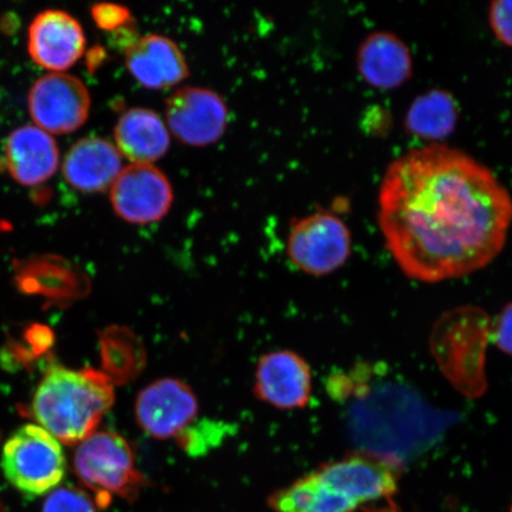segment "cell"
<instances>
[{
    "label": "cell",
    "instance_id": "cell-23",
    "mask_svg": "<svg viewBox=\"0 0 512 512\" xmlns=\"http://www.w3.org/2000/svg\"><path fill=\"white\" fill-rule=\"evenodd\" d=\"M42 512H96V503L86 491L75 486H62L50 492Z\"/></svg>",
    "mask_w": 512,
    "mask_h": 512
},
{
    "label": "cell",
    "instance_id": "cell-8",
    "mask_svg": "<svg viewBox=\"0 0 512 512\" xmlns=\"http://www.w3.org/2000/svg\"><path fill=\"white\" fill-rule=\"evenodd\" d=\"M166 126L179 142L204 147L219 142L229 111L220 94L203 87H183L166 100Z\"/></svg>",
    "mask_w": 512,
    "mask_h": 512
},
{
    "label": "cell",
    "instance_id": "cell-2",
    "mask_svg": "<svg viewBox=\"0 0 512 512\" xmlns=\"http://www.w3.org/2000/svg\"><path fill=\"white\" fill-rule=\"evenodd\" d=\"M326 393L341 408L345 431L358 452L388 462L396 460L399 447L408 446V408L418 400L387 379L380 364L358 362L331 371Z\"/></svg>",
    "mask_w": 512,
    "mask_h": 512
},
{
    "label": "cell",
    "instance_id": "cell-3",
    "mask_svg": "<svg viewBox=\"0 0 512 512\" xmlns=\"http://www.w3.org/2000/svg\"><path fill=\"white\" fill-rule=\"evenodd\" d=\"M115 399L113 383L102 371L50 368L32 399L38 424L62 444L92 435Z\"/></svg>",
    "mask_w": 512,
    "mask_h": 512
},
{
    "label": "cell",
    "instance_id": "cell-1",
    "mask_svg": "<svg viewBox=\"0 0 512 512\" xmlns=\"http://www.w3.org/2000/svg\"><path fill=\"white\" fill-rule=\"evenodd\" d=\"M377 219L401 271L422 283H440L482 270L502 252L512 197L488 166L431 144L388 166Z\"/></svg>",
    "mask_w": 512,
    "mask_h": 512
},
{
    "label": "cell",
    "instance_id": "cell-22",
    "mask_svg": "<svg viewBox=\"0 0 512 512\" xmlns=\"http://www.w3.org/2000/svg\"><path fill=\"white\" fill-rule=\"evenodd\" d=\"M102 373L112 383H125L142 366V348L136 338L124 328L107 329L101 338Z\"/></svg>",
    "mask_w": 512,
    "mask_h": 512
},
{
    "label": "cell",
    "instance_id": "cell-26",
    "mask_svg": "<svg viewBox=\"0 0 512 512\" xmlns=\"http://www.w3.org/2000/svg\"><path fill=\"white\" fill-rule=\"evenodd\" d=\"M494 338L497 347L512 355V304L505 307L495 326Z\"/></svg>",
    "mask_w": 512,
    "mask_h": 512
},
{
    "label": "cell",
    "instance_id": "cell-13",
    "mask_svg": "<svg viewBox=\"0 0 512 512\" xmlns=\"http://www.w3.org/2000/svg\"><path fill=\"white\" fill-rule=\"evenodd\" d=\"M28 48L38 66L61 73L81 59L86 38L74 17L60 10H47L31 23Z\"/></svg>",
    "mask_w": 512,
    "mask_h": 512
},
{
    "label": "cell",
    "instance_id": "cell-9",
    "mask_svg": "<svg viewBox=\"0 0 512 512\" xmlns=\"http://www.w3.org/2000/svg\"><path fill=\"white\" fill-rule=\"evenodd\" d=\"M91 94L72 75L49 73L38 79L29 93V112L41 130L69 134L86 123L91 112Z\"/></svg>",
    "mask_w": 512,
    "mask_h": 512
},
{
    "label": "cell",
    "instance_id": "cell-10",
    "mask_svg": "<svg viewBox=\"0 0 512 512\" xmlns=\"http://www.w3.org/2000/svg\"><path fill=\"white\" fill-rule=\"evenodd\" d=\"M111 202L115 214L127 222H158L168 215L174 203V189L157 166L131 164L112 185Z\"/></svg>",
    "mask_w": 512,
    "mask_h": 512
},
{
    "label": "cell",
    "instance_id": "cell-17",
    "mask_svg": "<svg viewBox=\"0 0 512 512\" xmlns=\"http://www.w3.org/2000/svg\"><path fill=\"white\" fill-rule=\"evenodd\" d=\"M121 171L123 164L117 146L101 138L81 139L69 150L63 163L67 182L88 194L112 188Z\"/></svg>",
    "mask_w": 512,
    "mask_h": 512
},
{
    "label": "cell",
    "instance_id": "cell-15",
    "mask_svg": "<svg viewBox=\"0 0 512 512\" xmlns=\"http://www.w3.org/2000/svg\"><path fill=\"white\" fill-rule=\"evenodd\" d=\"M16 283L24 293L40 294L50 302L60 304L82 298L91 287L78 267L55 255H41L19 262Z\"/></svg>",
    "mask_w": 512,
    "mask_h": 512
},
{
    "label": "cell",
    "instance_id": "cell-11",
    "mask_svg": "<svg viewBox=\"0 0 512 512\" xmlns=\"http://www.w3.org/2000/svg\"><path fill=\"white\" fill-rule=\"evenodd\" d=\"M312 370L303 356L292 350L262 355L255 369L256 399L281 411H296L309 405Z\"/></svg>",
    "mask_w": 512,
    "mask_h": 512
},
{
    "label": "cell",
    "instance_id": "cell-25",
    "mask_svg": "<svg viewBox=\"0 0 512 512\" xmlns=\"http://www.w3.org/2000/svg\"><path fill=\"white\" fill-rule=\"evenodd\" d=\"M92 15L99 28L107 31L124 29L132 19L131 12L128 9L114 4L95 5Z\"/></svg>",
    "mask_w": 512,
    "mask_h": 512
},
{
    "label": "cell",
    "instance_id": "cell-20",
    "mask_svg": "<svg viewBox=\"0 0 512 512\" xmlns=\"http://www.w3.org/2000/svg\"><path fill=\"white\" fill-rule=\"evenodd\" d=\"M275 512H358V505L318 470L307 473L268 499Z\"/></svg>",
    "mask_w": 512,
    "mask_h": 512
},
{
    "label": "cell",
    "instance_id": "cell-18",
    "mask_svg": "<svg viewBox=\"0 0 512 512\" xmlns=\"http://www.w3.org/2000/svg\"><path fill=\"white\" fill-rule=\"evenodd\" d=\"M5 153L11 176L28 187L48 181L60 162L55 140L35 126L19 127L12 132Z\"/></svg>",
    "mask_w": 512,
    "mask_h": 512
},
{
    "label": "cell",
    "instance_id": "cell-21",
    "mask_svg": "<svg viewBox=\"0 0 512 512\" xmlns=\"http://www.w3.org/2000/svg\"><path fill=\"white\" fill-rule=\"evenodd\" d=\"M459 111L451 93L433 89L419 95L406 115L408 133L426 140L445 139L456 130Z\"/></svg>",
    "mask_w": 512,
    "mask_h": 512
},
{
    "label": "cell",
    "instance_id": "cell-12",
    "mask_svg": "<svg viewBox=\"0 0 512 512\" xmlns=\"http://www.w3.org/2000/svg\"><path fill=\"white\" fill-rule=\"evenodd\" d=\"M317 470L361 509L389 499L398 490L396 465L367 453L351 454Z\"/></svg>",
    "mask_w": 512,
    "mask_h": 512
},
{
    "label": "cell",
    "instance_id": "cell-16",
    "mask_svg": "<svg viewBox=\"0 0 512 512\" xmlns=\"http://www.w3.org/2000/svg\"><path fill=\"white\" fill-rule=\"evenodd\" d=\"M357 69L368 85L394 89L411 79V50L400 37L388 31H376L361 43L357 51Z\"/></svg>",
    "mask_w": 512,
    "mask_h": 512
},
{
    "label": "cell",
    "instance_id": "cell-4",
    "mask_svg": "<svg viewBox=\"0 0 512 512\" xmlns=\"http://www.w3.org/2000/svg\"><path fill=\"white\" fill-rule=\"evenodd\" d=\"M74 470L101 508L114 496L134 501L145 485L130 444L117 433H93L81 441L74 454Z\"/></svg>",
    "mask_w": 512,
    "mask_h": 512
},
{
    "label": "cell",
    "instance_id": "cell-7",
    "mask_svg": "<svg viewBox=\"0 0 512 512\" xmlns=\"http://www.w3.org/2000/svg\"><path fill=\"white\" fill-rule=\"evenodd\" d=\"M200 402L182 380L165 377L146 386L137 396L134 414L142 430L159 440L177 439L195 424Z\"/></svg>",
    "mask_w": 512,
    "mask_h": 512
},
{
    "label": "cell",
    "instance_id": "cell-6",
    "mask_svg": "<svg viewBox=\"0 0 512 512\" xmlns=\"http://www.w3.org/2000/svg\"><path fill=\"white\" fill-rule=\"evenodd\" d=\"M347 224L334 214L315 213L291 222L287 255L299 271L324 277L345 265L351 255Z\"/></svg>",
    "mask_w": 512,
    "mask_h": 512
},
{
    "label": "cell",
    "instance_id": "cell-19",
    "mask_svg": "<svg viewBox=\"0 0 512 512\" xmlns=\"http://www.w3.org/2000/svg\"><path fill=\"white\" fill-rule=\"evenodd\" d=\"M114 139L120 155L132 164H153L170 147V132L164 120L149 108H131L118 120Z\"/></svg>",
    "mask_w": 512,
    "mask_h": 512
},
{
    "label": "cell",
    "instance_id": "cell-5",
    "mask_svg": "<svg viewBox=\"0 0 512 512\" xmlns=\"http://www.w3.org/2000/svg\"><path fill=\"white\" fill-rule=\"evenodd\" d=\"M2 470L8 482L27 496H42L57 489L67 462L59 440L43 427L24 425L3 447Z\"/></svg>",
    "mask_w": 512,
    "mask_h": 512
},
{
    "label": "cell",
    "instance_id": "cell-14",
    "mask_svg": "<svg viewBox=\"0 0 512 512\" xmlns=\"http://www.w3.org/2000/svg\"><path fill=\"white\" fill-rule=\"evenodd\" d=\"M126 66L140 85L164 91L189 78V66L181 48L169 37L146 35L126 50Z\"/></svg>",
    "mask_w": 512,
    "mask_h": 512
},
{
    "label": "cell",
    "instance_id": "cell-24",
    "mask_svg": "<svg viewBox=\"0 0 512 512\" xmlns=\"http://www.w3.org/2000/svg\"><path fill=\"white\" fill-rule=\"evenodd\" d=\"M492 31L505 46L512 48V0H496L489 10Z\"/></svg>",
    "mask_w": 512,
    "mask_h": 512
},
{
    "label": "cell",
    "instance_id": "cell-27",
    "mask_svg": "<svg viewBox=\"0 0 512 512\" xmlns=\"http://www.w3.org/2000/svg\"><path fill=\"white\" fill-rule=\"evenodd\" d=\"M510 512H512V507H511V509H510Z\"/></svg>",
    "mask_w": 512,
    "mask_h": 512
}]
</instances>
